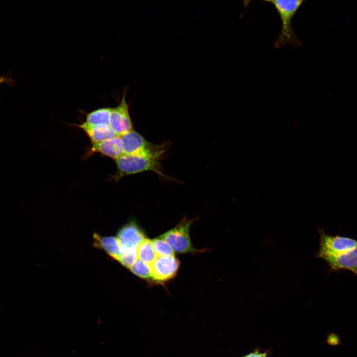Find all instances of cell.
<instances>
[{"instance_id": "obj_1", "label": "cell", "mask_w": 357, "mask_h": 357, "mask_svg": "<svg viewBox=\"0 0 357 357\" xmlns=\"http://www.w3.org/2000/svg\"><path fill=\"white\" fill-rule=\"evenodd\" d=\"M306 0H273L272 3L278 13L281 22V28L274 47L280 48L287 44L294 48L301 47L302 43L295 34L292 21L300 7Z\"/></svg>"}, {"instance_id": "obj_2", "label": "cell", "mask_w": 357, "mask_h": 357, "mask_svg": "<svg viewBox=\"0 0 357 357\" xmlns=\"http://www.w3.org/2000/svg\"><path fill=\"white\" fill-rule=\"evenodd\" d=\"M162 159L143 154H123L115 160L117 172L115 179L125 176L146 171H152L166 179L170 178L163 172Z\"/></svg>"}, {"instance_id": "obj_3", "label": "cell", "mask_w": 357, "mask_h": 357, "mask_svg": "<svg viewBox=\"0 0 357 357\" xmlns=\"http://www.w3.org/2000/svg\"><path fill=\"white\" fill-rule=\"evenodd\" d=\"M120 136L125 154H143L163 159L170 147V143L167 142L160 144L151 143L134 130Z\"/></svg>"}, {"instance_id": "obj_4", "label": "cell", "mask_w": 357, "mask_h": 357, "mask_svg": "<svg viewBox=\"0 0 357 357\" xmlns=\"http://www.w3.org/2000/svg\"><path fill=\"white\" fill-rule=\"evenodd\" d=\"M319 234V248L315 257L321 259L346 252L357 246V240L352 238L327 234L323 229L317 227Z\"/></svg>"}, {"instance_id": "obj_5", "label": "cell", "mask_w": 357, "mask_h": 357, "mask_svg": "<svg viewBox=\"0 0 357 357\" xmlns=\"http://www.w3.org/2000/svg\"><path fill=\"white\" fill-rule=\"evenodd\" d=\"M195 219L184 218L175 227L160 237L171 247L174 251L178 253H196L200 250L192 245L189 236L190 228Z\"/></svg>"}, {"instance_id": "obj_6", "label": "cell", "mask_w": 357, "mask_h": 357, "mask_svg": "<svg viewBox=\"0 0 357 357\" xmlns=\"http://www.w3.org/2000/svg\"><path fill=\"white\" fill-rule=\"evenodd\" d=\"M125 97L126 91L124 90L119 105L112 108L109 121L110 126L119 136L133 130L129 107L126 102Z\"/></svg>"}, {"instance_id": "obj_7", "label": "cell", "mask_w": 357, "mask_h": 357, "mask_svg": "<svg viewBox=\"0 0 357 357\" xmlns=\"http://www.w3.org/2000/svg\"><path fill=\"white\" fill-rule=\"evenodd\" d=\"M152 279L159 283L167 281L177 274L179 260L173 256H157L150 264Z\"/></svg>"}, {"instance_id": "obj_8", "label": "cell", "mask_w": 357, "mask_h": 357, "mask_svg": "<svg viewBox=\"0 0 357 357\" xmlns=\"http://www.w3.org/2000/svg\"><path fill=\"white\" fill-rule=\"evenodd\" d=\"M322 259L328 264L329 273L347 270L357 276V246L342 254L326 257Z\"/></svg>"}, {"instance_id": "obj_9", "label": "cell", "mask_w": 357, "mask_h": 357, "mask_svg": "<svg viewBox=\"0 0 357 357\" xmlns=\"http://www.w3.org/2000/svg\"><path fill=\"white\" fill-rule=\"evenodd\" d=\"M117 238L121 247L136 248L146 238L143 231L134 222H130L122 227Z\"/></svg>"}, {"instance_id": "obj_10", "label": "cell", "mask_w": 357, "mask_h": 357, "mask_svg": "<svg viewBox=\"0 0 357 357\" xmlns=\"http://www.w3.org/2000/svg\"><path fill=\"white\" fill-rule=\"evenodd\" d=\"M91 152L99 153L116 160L124 154L120 136L92 144Z\"/></svg>"}, {"instance_id": "obj_11", "label": "cell", "mask_w": 357, "mask_h": 357, "mask_svg": "<svg viewBox=\"0 0 357 357\" xmlns=\"http://www.w3.org/2000/svg\"><path fill=\"white\" fill-rule=\"evenodd\" d=\"M111 110L112 108L107 107L95 110L86 115L83 122L74 125L83 130L100 124H109Z\"/></svg>"}, {"instance_id": "obj_12", "label": "cell", "mask_w": 357, "mask_h": 357, "mask_svg": "<svg viewBox=\"0 0 357 357\" xmlns=\"http://www.w3.org/2000/svg\"><path fill=\"white\" fill-rule=\"evenodd\" d=\"M95 246H98L108 254L112 257L119 260L121 245L117 237L112 236L101 237L95 234L93 236Z\"/></svg>"}, {"instance_id": "obj_13", "label": "cell", "mask_w": 357, "mask_h": 357, "mask_svg": "<svg viewBox=\"0 0 357 357\" xmlns=\"http://www.w3.org/2000/svg\"><path fill=\"white\" fill-rule=\"evenodd\" d=\"M83 130L92 144L97 143L118 136L109 124H103L85 128Z\"/></svg>"}, {"instance_id": "obj_14", "label": "cell", "mask_w": 357, "mask_h": 357, "mask_svg": "<svg viewBox=\"0 0 357 357\" xmlns=\"http://www.w3.org/2000/svg\"><path fill=\"white\" fill-rule=\"evenodd\" d=\"M138 259L150 265L157 256L153 249L152 240L145 238L137 248Z\"/></svg>"}, {"instance_id": "obj_15", "label": "cell", "mask_w": 357, "mask_h": 357, "mask_svg": "<svg viewBox=\"0 0 357 357\" xmlns=\"http://www.w3.org/2000/svg\"><path fill=\"white\" fill-rule=\"evenodd\" d=\"M130 271L138 277L145 279H152L150 265L137 259L129 268Z\"/></svg>"}, {"instance_id": "obj_16", "label": "cell", "mask_w": 357, "mask_h": 357, "mask_svg": "<svg viewBox=\"0 0 357 357\" xmlns=\"http://www.w3.org/2000/svg\"><path fill=\"white\" fill-rule=\"evenodd\" d=\"M153 249L157 256L174 255V251L169 244L160 236L152 240Z\"/></svg>"}, {"instance_id": "obj_17", "label": "cell", "mask_w": 357, "mask_h": 357, "mask_svg": "<svg viewBox=\"0 0 357 357\" xmlns=\"http://www.w3.org/2000/svg\"><path fill=\"white\" fill-rule=\"evenodd\" d=\"M137 258L136 248L121 247L120 256L118 261L122 265L129 268L136 261Z\"/></svg>"}, {"instance_id": "obj_18", "label": "cell", "mask_w": 357, "mask_h": 357, "mask_svg": "<svg viewBox=\"0 0 357 357\" xmlns=\"http://www.w3.org/2000/svg\"><path fill=\"white\" fill-rule=\"evenodd\" d=\"M254 0H260L265 2H272L273 0H242V1L243 7L246 8L248 6H249L252 1Z\"/></svg>"}, {"instance_id": "obj_19", "label": "cell", "mask_w": 357, "mask_h": 357, "mask_svg": "<svg viewBox=\"0 0 357 357\" xmlns=\"http://www.w3.org/2000/svg\"><path fill=\"white\" fill-rule=\"evenodd\" d=\"M246 357H265V354H261L259 353H252L251 354Z\"/></svg>"}, {"instance_id": "obj_20", "label": "cell", "mask_w": 357, "mask_h": 357, "mask_svg": "<svg viewBox=\"0 0 357 357\" xmlns=\"http://www.w3.org/2000/svg\"><path fill=\"white\" fill-rule=\"evenodd\" d=\"M4 81V78L0 77V83Z\"/></svg>"}]
</instances>
